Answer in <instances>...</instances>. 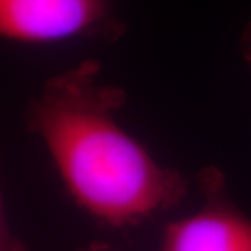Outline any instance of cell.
Here are the masks:
<instances>
[{"label":"cell","mask_w":251,"mask_h":251,"mask_svg":"<svg viewBox=\"0 0 251 251\" xmlns=\"http://www.w3.org/2000/svg\"><path fill=\"white\" fill-rule=\"evenodd\" d=\"M239 48H240V54L243 59L251 66V18L243 29L240 41H239Z\"/></svg>","instance_id":"obj_5"},{"label":"cell","mask_w":251,"mask_h":251,"mask_svg":"<svg viewBox=\"0 0 251 251\" xmlns=\"http://www.w3.org/2000/svg\"><path fill=\"white\" fill-rule=\"evenodd\" d=\"M125 91L100 78L98 63L52 77L27 109L74 202L110 227L137 226L179 205L188 183L162 165L117 122Z\"/></svg>","instance_id":"obj_1"},{"label":"cell","mask_w":251,"mask_h":251,"mask_svg":"<svg viewBox=\"0 0 251 251\" xmlns=\"http://www.w3.org/2000/svg\"><path fill=\"white\" fill-rule=\"evenodd\" d=\"M204 202L196 212L166 225L159 251H251V218L227 196L224 175H198Z\"/></svg>","instance_id":"obj_3"},{"label":"cell","mask_w":251,"mask_h":251,"mask_svg":"<svg viewBox=\"0 0 251 251\" xmlns=\"http://www.w3.org/2000/svg\"><path fill=\"white\" fill-rule=\"evenodd\" d=\"M119 0H0V34L24 45L73 39L117 41L126 25Z\"/></svg>","instance_id":"obj_2"},{"label":"cell","mask_w":251,"mask_h":251,"mask_svg":"<svg viewBox=\"0 0 251 251\" xmlns=\"http://www.w3.org/2000/svg\"><path fill=\"white\" fill-rule=\"evenodd\" d=\"M78 251H119L116 250L113 246H110L108 243H91L88 246H85V247H82L81 250Z\"/></svg>","instance_id":"obj_6"},{"label":"cell","mask_w":251,"mask_h":251,"mask_svg":"<svg viewBox=\"0 0 251 251\" xmlns=\"http://www.w3.org/2000/svg\"><path fill=\"white\" fill-rule=\"evenodd\" d=\"M0 251H27L23 242L11 232L9 221L4 218V212L1 214L0 222Z\"/></svg>","instance_id":"obj_4"}]
</instances>
